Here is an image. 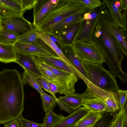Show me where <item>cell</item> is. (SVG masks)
Returning <instances> with one entry per match:
<instances>
[{"label": "cell", "mask_w": 127, "mask_h": 127, "mask_svg": "<svg viewBox=\"0 0 127 127\" xmlns=\"http://www.w3.org/2000/svg\"><path fill=\"white\" fill-rule=\"evenodd\" d=\"M24 93L22 77L15 69L0 71V124L22 115L24 109Z\"/></svg>", "instance_id": "6da1fadb"}, {"label": "cell", "mask_w": 127, "mask_h": 127, "mask_svg": "<svg viewBox=\"0 0 127 127\" xmlns=\"http://www.w3.org/2000/svg\"><path fill=\"white\" fill-rule=\"evenodd\" d=\"M92 41L103 54L110 72L123 83H127V74L122 67L125 55L107 28L103 11L95 29Z\"/></svg>", "instance_id": "7a4b0ae2"}, {"label": "cell", "mask_w": 127, "mask_h": 127, "mask_svg": "<svg viewBox=\"0 0 127 127\" xmlns=\"http://www.w3.org/2000/svg\"><path fill=\"white\" fill-rule=\"evenodd\" d=\"M87 79L100 89L108 92H118L120 89L115 77L105 69L103 64L82 61Z\"/></svg>", "instance_id": "3957f363"}, {"label": "cell", "mask_w": 127, "mask_h": 127, "mask_svg": "<svg viewBox=\"0 0 127 127\" xmlns=\"http://www.w3.org/2000/svg\"><path fill=\"white\" fill-rule=\"evenodd\" d=\"M79 0H59L56 6L36 28L42 31L72 14L78 10L87 7Z\"/></svg>", "instance_id": "277c9868"}, {"label": "cell", "mask_w": 127, "mask_h": 127, "mask_svg": "<svg viewBox=\"0 0 127 127\" xmlns=\"http://www.w3.org/2000/svg\"><path fill=\"white\" fill-rule=\"evenodd\" d=\"M83 81L87 86V88L84 93H81L82 106L90 111L101 113L110 112L105 102L109 92L100 89L87 79Z\"/></svg>", "instance_id": "5b68a950"}, {"label": "cell", "mask_w": 127, "mask_h": 127, "mask_svg": "<svg viewBox=\"0 0 127 127\" xmlns=\"http://www.w3.org/2000/svg\"><path fill=\"white\" fill-rule=\"evenodd\" d=\"M33 60L51 71L57 77L54 82L58 87L59 93L65 95L75 92V85L78 80L76 75L71 74L58 69L39 59L37 57L32 56Z\"/></svg>", "instance_id": "8992f818"}, {"label": "cell", "mask_w": 127, "mask_h": 127, "mask_svg": "<svg viewBox=\"0 0 127 127\" xmlns=\"http://www.w3.org/2000/svg\"><path fill=\"white\" fill-rule=\"evenodd\" d=\"M71 47L82 61L100 64L104 63L103 54L93 41L91 43H75Z\"/></svg>", "instance_id": "52a82bcc"}, {"label": "cell", "mask_w": 127, "mask_h": 127, "mask_svg": "<svg viewBox=\"0 0 127 127\" xmlns=\"http://www.w3.org/2000/svg\"><path fill=\"white\" fill-rule=\"evenodd\" d=\"M14 45L16 51L35 56L59 57L46 44L39 38L31 43L17 42Z\"/></svg>", "instance_id": "ba28073f"}, {"label": "cell", "mask_w": 127, "mask_h": 127, "mask_svg": "<svg viewBox=\"0 0 127 127\" xmlns=\"http://www.w3.org/2000/svg\"><path fill=\"white\" fill-rule=\"evenodd\" d=\"M2 28L10 31L19 36L31 29V23L23 16L7 17L0 16Z\"/></svg>", "instance_id": "9c48e42d"}, {"label": "cell", "mask_w": 127, "mask_h": 127, "mask_svg": "<svg viewBox=\"0 0 127 127\" xmlns=\"http://www.w3.org/2000/svg\"><path fill=\"white\" fill-rule=\"evenodd\" d=\"M103 12L108 30L117 40L124 55L127 56V29L120 27L113 22L108 9L106 7Z\"/></svg>", "instance_id": "30bf717a"}, {"label": "cell", "mask_w": 127, "mask_h": 127, "mask_svg": "<svg viewBox=\"0 0 127 127\" xmlns=\"http://www.w3.org/2000/svg\"><path fill=\"white\" fill-rule=\"evenodd\" d=\"M94 9L91 7H87L79 10L60 22L41 32L57 36L63 29L83 18L85 13L91 12Z\"/></svg>", "instance_id": "8fae6325"}, {"label": "cell", "mask_w": 127, "mask_h": 127, "mask_svg": "<svg viewBox=\"0 0 127 127\" xmlns=\"http://www.w3.org/2000/svg\"><path fill=\"white\" fill-rule=\"evenodd\" d=\"M84 20L83 17L68 26L59 34L57 37L61 43L62 47L71 46L75 43Z\"/></svg>", "instance_id": "7c38bea8"}, {"label": "cell", "mask_w": 127, "mask_h": 127, "mask_svg": "<svg viewBox=\"0 0 127 127\" xmlns=\"http://www.w3.org/2000/svg\"><path fill=\"white\" fill-rule=\"evenodd\" d=\"M20 0H0V16L4 17L23 16Z\"/></svg>", "instance_id": "4fadbf2b"}, {"label": "cell", "mask_w": 127, "mask_h": 127, "mask_svg": "<svg viewBox=\"0 0 127 127\" xmlns=\"http://www.w3.org/2000/svg\"><path fill=\"white\" fill-rule=\"evenodd\" d=\"M102 11L95 19L87 20H84L81 28L75 39V43H91L93 42L92 39L94 32Z\"/></svg>", "instance_id": "5bb4252c"}, {"label": "cell", "mask_w": 127, "mask_h": 127, "mask_svg": "<svg viewBox=\"0 0 127 127\" xmlns=\"http://www.w3.org/2000/svg\"><path fill=\"white\" fill-rule=\"evenodd\" d=\"M61 50L64 55L75 68L77 72V76L82 80L87 79V76L82 61L73 52L71 46L62 47Z\"/></svg>", "instance_id": "9a60e30c"}, {"label": "cell", "mask_w": 127, "mask_h": 127, "mask_svg": "<svg viewBox=\"0 0 127 127\" xmlns=\"http://www.w3.org/2000/svg\"><path fill=\"white\" fill-rule=\"evenodd\" d=\"M16 60L15 63L35 75L41 77V75L32 58V55L16 51Z\"/></svg>", "instance_id": "2e32d148"}, {"label": "cell", "mask_w": 127, "mask_h": 127, "mask_svg": "<svg viewBox=\"0 0 127 127\" xmlns=\"http://www.w3.org/2000/svg\"><path fill=\"white\" fill-rule=\"evenodd\" d=\"M90 111L86 107H80L65 118L54 127H67L77 123Z\"/></svg>", "instance_id": "e0dca14e"}, {"label": "cell", "mask_w": 127, "mask_h": 127, "mask_svg": "<svg viewBox=\"0 0 127 127\" xmlns=\"http://www.w3.org/2000/svg\"><path fill=\"white\" fill-rule=\"evenodd\" d=\"M102 1L108 9L113 22L120 27L127 29L125 26L122 12L116 6L114 0H102Z\"/></svg>", "instance_id": "ac0fdd59"}, {"label": "cell", "mask_w": 127, "mask_h": 127, "mask_svg": "<svg viewBox=\"0 0 127 127\" xmlns=\"http://www.w3.org/2000/svg\"><path fill=\"white\" fill-rule=\"evenodd\" d=\"M38 37L50 47L75 73L76 72V69L64 55L61 49L51 40L48 34L38 31Z\"/></svg>", "instance_id": "d6986e66"}, {"label": "cell", "mask_w": 127, "mask_h": 127, "mask_svg": "<svg viewBox=\"0 0 127 127\" xmlns=\"http://www.w3.org/2000/svg\"><path fill=\"white\" fill-rule=\"evenodd\" d=\"M40 60L60 70L71 74L76 75L74 71L59 57L37 56Z\"/></svg>", "instance_id": "ffe728a7"}, {"label": "cell", "mask_w": 127, "mask_h": 127, "mask_svg": "<svg viewBox=\"0 0 127 127\" xmlns=\"http://www.w3.org/2000/svg\"><path fill=\"white\" fill-rule=\"evenodd\" d=\"M58 99L69 108L75 110L82 106L81 94L72 93L60 96Z\"/></svg>", "instance_id": "44dd1931"}, {"label": "cell", "mask_w": 127, "mask_h": 127, "mask_svg": "<svg viewBox=\"0 0 127 127\" xmlns=\"http://www.w3.org/2000/svg\"><path fill=\"white\" fill-rule=\"evenodd\" d=\"M16 60V51L14 45L0 43V62L7 64L15 62Z\"/></svg>", "instance_id": "7402d4cb"}, {"label": "cell", "mask_w": 127, "mask_h": 127, "mask_svg": "<svg viewBox=\"0 0 127 127\" xmlns=\"http://www.w3.org/2000/svg\"><path fill=\"white\" fill-rule=\"evenodd\" d=\"M57 103L51 107L45 114L43 119L42 123L43 127H54L65 117L62 114L55 113L54 109Z\"/></svg>", "instance_id": "603a6c76"}, {"label": "cell", "mask_w": 127, "mask_h": 127, "mask_svg": "<svg viewBox=\"0 0 127 127\" xmlns=\"http://www.w3.org/2000/svg\"><path fill=\"white\" fill-rule=\"evenodd\" d=\"M59 0H48L34 17L33 25L36 28L40 23L58 3Z\"/></svg>", "instance_id": "cb8c5ba5"}, {"label": "cell", "mask_w": 127, "mask_h": 127, "mask_svg": "<svg viewBox=\"0 0 127 127\" xmlns=\"http://www.w3.org/2000/svg\"><path fill=\"white\" fill-rule=\"evenodd\" d=\"M102 116V113L90 111L76 123V127L92 126L96 124Z\"/></svg>", "instance_id": "d4e9b609"}, {"label": "cell", "mask_w": 127, "mask_h": 127, "mask_svg": "<svg viewBox=\"0 0 127 127\" xmlns=\"http://www.w3.org/2000/svg\"><path fill=\"white\" fill-rule=\"evenodd\" d=\"M127 107L113 115L107 127H127Z\"/></svg>", "instance_id": "484cf974"}, {"label": "cell", "mask_w": 127, "mask_h": 127, "mask_svg": "<svg viewBox=\"0 0 127 127\" xmlns=\"http://www.w3.org/2000/svg\"><path fill=\"white\" fill-rule=\"evenodd\" d=\"M105 102L110 112H115L120 111L119 97L118 92H109Z\"/></svg>", "instance_id": "4316f807"}, {"label": "cell", "mask_w": 127, "mask_h": 127, "mask_svg": "<svg viewBox=\"0 0 127 127\" xmlns=\"http://www.w3.org/2000/svg\"><path fill=\"white\" fill-rule=\"evenodd\" d=\"M22 74V80L23 84H29L35 89L40 95L45 93L39 86L35 80L34 75L25 69Z\"/></svg>", "instance_id": "83f0119b"}, {"label": "cell", "mask_w": 127, "mask_h": 127, "mask_svg": "<svg viewBox=\"0 0 127 127\" xmlns=\"http://www.w3.org/2000/svg\"><path fill=\"white\" fill-rule=\"evenodd\" d=\"M19 36L12 32L2 28L0 30V43L14 45L17 42Z\"/></svg>", "instance_id": "f1b7e54d"}, {"label": "cell", "mask_w": 127, "mask_h": 127, "mask_svg": "<svg viewBox=\"0 0 127 127\" xmlns=\"http://www.w3.org/2000/svg\"><path fill=\"white\" fill-rule=\"evenodd\" d=\"M38 31L36 28L33 27L25 33L19 36L17 42L27 43L34 42L38 39Z\"/></svg>", "instance_id": "f546056e"}, {"label": "cell", "mask_w": 127, "mask_h": 127, "mask_svg": "<svg viewBox=\"0 0 127 127\" xmlns=\"http://www.w3.org/2000/svg\"><path fill=\"white\" fill-rule=\"evenodd\" d=\"M44 111L47 113L50 108L57 103V98L55 96L46 94L40 95Z\"/></svg>", "instance_id": "4dcf8cb0"}, {"label": "cell", "mask_w": 127, "mask_h": 127, "mask_svg": "<svg viewBox=\"0 0 127 127\" xmlns=\"http://www.w3.org/2000/svg\"><path fill=\"white\" fill-rule=\"evenodd\" d=\"M35 62L40 72L41 77L47 79L53 82L56 81L57 78L56 76L51 71L37 62Z\"/></svg>", "instance_id": "1f68e13d"}, {"label": "cell", "mask_w": 127, "mask_h": 127, "mask_svg": "<svg viewBox=\"0 0 127 127\" xmlns=\"http://www.w3.org/2000/svg\"><path fill=\"white\" fill-rule=\"evenodd\" d=\"M104 113L103 115L102 113V116L101 118L96 123L94 127H107L111 120L113 117L112 114L109 113L110 112Z\"/></svg>", "instance_id": "d6a6232c"}, {"label": "cell", "mask_w": 127, "mask_h": 127, "mask_svg": "<svg viewBox=\"0 0 127 127\" xmlns=\"http://www.w3.org/2000/svg\"><path fill=\"white\" fill-rule=\"evenodd\" d=\"M18 119L21 127H43L42 124L27 120L22 115Z\"/></svg>", "instance_id": "836d02e7"}, {"label": "cell", "mask_w": 127, "mask_h": 127, "mask_svg": "<svg viewBox=\"0 0 127 127\" xmlns=\"http://www.w3.org/2000/svg\"><path fill=\"white\" fill-rule=\"evenodd\" d=\"M119 97L120 110L127 107V90L119 89L118 91Z\"/></svg>", "instance_id": "e575fe53"}, {"label": "cell", "mask_w": 127, "mask_h": 127, "mask_svg": "<svg viewBox=\"0 0 127 127\" xmlns=\"http://www.w3.org/2000/svg\"><path fill=\"white\" fill-rule=\"evenodd\" d=\"M38 1V0H20L23 9L25 12L33 8Z\"/></svg>", "instance_id": "d590c367"}, {"label": "cell", "mask_w": 127, "mask_h": 127, "mask_svg": "<svg viewBox=\"0 0 127 127\" xmlns=\"http://www.w3.org/2000/svg\"><path fill=\"white\" fill-rule=\"evenodd\" d=\"M80 2L88 7L95 8L100 6L103 4L100 0H79Z\"/></svg>", "instance_id": "8d00e7d4"}, {"label": "cell", "mask_w": 127, "mask_h": 127, "mask_svg": "<svg viewBox=\"0 0 127 127\" xmlns=\"http://www.w3.org/2000/svg\"><path fill=\"white\" fill-rule=\"evenodd\" d=\"M34 76L35 80L41 88H43L46 91L51 94L52 95L55 96L50 90L47 82L44 78L38 77L35 75Z\"/></svg>", "instance_id": "74e56055"}, {"label": "cell", "mask_w": 127, "mask_h": 127, "mask_svg": "<svg viewBox=\"0 0 127 127\" xmlns=\"http://www.w3.org/2000/svg\"><path fill=\"white\" fill-rule=\"evenodd\" d=\"M48 0H38L33 7V15L34 17L38 13Z\"/></svg>", "instance_id": "f35d334b"}, {"label": "cell", "mask_w": 127, "mask_h": 127, "mask_svg": "<svg viewBox=\"0 0 127 127\" xmlns=\"http://www.w3.org/2000/svg\"><path fill=\"white\" fill-rule=\"evenodd\" d=\"M44 78L47 82L50 90L54 95H55L56 93H59L58 87L54 83L47 79Z\"/></svg>", "instance_id": "ab89813d"}, {"label": "cell", "mask_w": 127, "mask_h": 127, "mask_svg": "<svg viewBox=\"0 0 127 127\" xmlns=\"http://www.w3.org/2000/svg\"><path fill=\"white\" fill-rule=\"evenodd\" d=\"M57 103L59 105L61 111L64 110L67 113L70 114L73 113L75 111L67 107L58 99L57 100Z\"/></svg>", "instance_id": "60d3db41"}, {"label": "cell", "mask_w": 127, "mask_h": 127, "mask_svg": "<svg viewBox=\"0 0 127 127\" xmlns=\"http://www.w3.org/2000/svg\"><path fill=\"white\" fill-rule=\"evenodd\" d=\"M4 127H21L18 119L4 124Z\"/></svg>", "instance_id": "b9f144b4"}, {"label": "cell", "mask_w": 127, "mask_h": 127, "mask_svg": "<svg viewBox=\"0 0 127 127\" xmlns=\"http://www.w3.org/2000/svg\"><path fill=\"white\" fill-rule=\"evenodd\" d=\"M48 34L51 40L61 50L62 46L57 37L51 34Z\"/></svg>", "instance_id": "7bdbcfd3"}, {"label": "cell", "mask_w": 127, "mask_h": 127, "mask_svg": "<svg viewBox=\"0 0 127 127\" xmlns=\"http://www.w3.org/2000/svg\"><path fill=\"white\" fill-rule=\"evenodd\" d=\"M120 6L119 8L120 11L122 12V11L127 9V0H120Z\"/></svg>", "instance_id": "ee69618b"}, {"label": "cell", "mask_w": 127, "mask_h": 127, "mask_svg": "<svg viewBox=\"0 0 127 127\" xmlns=\"http://www.w3.org/2000/svg\"><path fill=\"white\" fill-rule=\"evenodd\" d=\"M91 12H87L84 14L83 15L84 20H92V17Z\"/></svg>", "instance_id": "f6af8a7d"}, {"label": "cell", "mask_w": 127, "mask_h": 127, "mask_svg": "<svg viewBox=\"0 0 127 127\" xmlns=\"http://www.w3.org/2000/svg\"><path fill=\"white\" fill-rule=\"evenodd\" d=\"M127 10L126 9L123 11V12H122V14L125 26L126 28H127Z\"/></svg>", "instance_id": "bcb514c9"}, {"label": "cell", "mask_w": 127, "mask_h": 127, "mask_svg": "<svg viewBox=\"0 0 127 127\" xmlns=\"http://www.w3.org/2000/svg\"><path fill=\"white\" fill-rule=\"evenodd\" d=\"M114 3L116 6L119 8L120 6V3L119 0H114Z\"/></svg>", "instance_id": "7dc6e473"}, {"label": "cell", "mask_w": 127, "mask_h": 127, "mask_svg": "<svg viewBox=\"0 0 127 127\" xmlns=\"http://www.w3.org/2000/svg\"><path fill=\"white\" fill-rule=\"evenodd\" d=\"M77 123H75V124H73L70 126L68 127H76V124Z\"/></svg>", "instance_id": "c3c4849f"}, {"label": "cell", "mask_w": 127, "mask_h": 127, "mask_svg": "<svg viewBox=\"0 0 127 127\" xmlns=\"http://www.w3.org/2000/svg\"><path fill=\"white\" fill-rule=\"evenodd\" d=\"M1 28H2V27H1V26L0 18V30Z\"/></svg>", "instance_id": "681fc988"}, {"label": "cell", "mask_w": 127, "mask_h": 127, "mask_svg": "<svg viewBox=\"0 0 127 127\" xmlns=\"http://www.w3.org/2000/svg\"><path fill=\"white\" fill-rule=\"evenodd\" d=\"M95 125L92 126V127H94V126H95Z\"/></svg>", "instance_id": "f907efd6"}]
</instances>
